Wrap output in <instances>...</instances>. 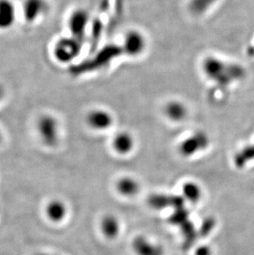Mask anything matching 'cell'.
<instances>
[{"label": "cell", "instance_id": "obj_1", "mask_svg": "<svg viewBox=\"0 0 254 255\" xmlns=\"http://www.w3.org/2000/svg\"><path fill=\"white\" fill-rule=\"evenodd\" d=\"M202 65L205 76L221 87L230 86L245 76V70L240 65L216 56L205 58Z\"/></svg>", "mask_w": 254, "mask_h": 255}, {"label": "cell", "instance_id": "obj_2", "mask_svg": "<svg viewBox=\"0 0 254 255\" xmlns=\"http://www.w3.org/2000/svg\"><path fill=\"white\" fill-rule=\"evenodd\" d=\"M148 46L146 36L137 29H129L126 31L121 44L123 54L129 57L137 58L145 52Z\"/></svg>", "mask_w": 254, "mask_h": 255}, {"label": "cell", "instance_id": "obj_3", "mask_svg": "<svg viewBox=\"0 0 254 255\" xmlns=\"http://www.w3.org/2000/svg\"><path fill=\"white\" fill-rule=\"evenodd\" d=\"M81 49V40L72 36L63 37L54 46V56L59 62H71L79 56Z\"/></svg>", "mask_w": 254, "mask_h": 255}, {"label": "cell", "instance_id": "obj_4", "mask_svg": "<svg viewBox=\"0 0 254 255\" xmlns=\"http://www.w3.org/2000/svg\"><path fill=\"white\" fill-rule=\"evenodd\" d=\"M40 139L48 146H54L59 140V123L56 118L49 114L41 116L36 123Z\"/></svg>", "mask_w": 254, "mask_h": 255}, {"label": "cell", "instance_id": "obj_5", "mask_svg": "<svg viewBox=\"0 0 254 255\" xmlns=\"http://www.w3.org/2000/svg\"><path fill=\"white\" fill-rule=\"evenodd\" d=\"M88 127L95 131L109 130L115 123L114 116L105 109L96 108L89 110L85 117Z\"/></svg>", "mask_w": 254, "mask_h": 255}, {"label": "cell", "instance_id": "obj_6", "mask_svg": "<svg viewBox=\"0 0 254 255\" xmlns=\"http://www.w3.org/2000/svg\"><path fill=\"white\" fill-rule=\"evenodd\" d=\"M89 24V12L83 8L75 10L68 19V28L71 36L81 41L86 34Z\"/></svg>", "mask_w": 254, "mask_h": 255}, {"label": "cell", "instance_id": "obj_7", "mask_svg": "<svg viewBox=\"0 0 254 255\" xmlns=\"http://www.w3.org/2000/svg\"><path fill=\"white\" fill-rule=\"evenodd\" d=\"M208 142V137L205 133H194L185 139L180 144V152L185 156H191L205 149Z\"/></svg>", "mask_w": 254, "mask_h": 255}, {"label": "cell", "instance_id": "obj_8", "mask_svg": "<svg viewBox=\"0 0 254 255\" xmlns=\"http://www.w3.org/2000/svg\"><path fill=\"white\" fill-rule=\"evenodd\" d=\"M163 113L164 117L172 123H179L187 119L189 111L183 102L173 99L164 104Z\"/></svg>", "mask_w": 254, "mask_h": 255}, {"label": "cell", "instance_id": "obj_9", "mask_svg": "<svg viewBox=\"0 0 254 255\" xmlns=\"http://www.w3.org/2000/svg\"><path fill=\"white\" fill-rule=\"evenodd\" d=\"M17 8L12 0H0V31H7L14 26Z\"/></svg>", "mask_w": 254, "mask_h": 255}, {"label": "cell", "instance_id": "obj_10", "mask_svg": "<svg viewBox=\"0 0 254 255\" xmlns=\"http://www.w3.org/2000/svg\"><path fill=\"white\" fill-rule=\"evenodd\" d=\"M112 146L118 154H127L134 147V139L128 131H120L116 134L112 141Z\"/></svg>", "mask_w": 254, "mask_h": 255}, {"label": "cell", "instance_id": "obj_11", "mask_svg": "<svg viewBox=\"0 0 254 255\" xmlns=\"http://www.w3.org/2000/svg\"><path fill=\"white\" fill-rule=\"evenodd\" d=\"M133 249L138 255H163V250L160 246L153 243L143 236L134 240Z\"/></svg>", "mask_w": 254, "mask_h": 255}, {"label": "cell", "instance_id": "obj_12", "mask_svg": "<svg viewBox=\"0 0 254 255\" xmlns=\"http://www.w3.org/2000/svg\"><path fill=\"white\" fill-rule=\"evenodd\" d=\"M44 0H25L23 14L27 22H34L41 17L46 9Z\"/></svg>", "mask_w": 254, "mask_h": 255}, {"label": "cell", "instance_id": "obj_13", "mask_svg": "<svg viewBox=\"0 0 254 255\" xmlns=\"http://www.w3.org/2000/svg\"><path fill=\"white\" fill-rule=\"evenodd\" d=\"M46 214L51 222H60L66 217L67 208L61 201L53 200L46 206Z\"/></svg>", "mask_w": 254, "mask_h": 255}, {"label": "cell", "instance_id": "obj_14", "mask_svg": "<svg viewBox=\"0 0 254 255\" xmlns=\"http://www.w3.org/2000/svg\"><path fill=\"white\" fill-rule=\"evenodd\" d=\"M218 0H189L188 8L192 14L202 16L214 7Z\"/></svg>", "mask_w": 254, "mask_h": 255}, {"label": "cell", "instance_id": "obj_15", "mask_svg": "<svg viewBox=\"0 0 254 255\" xmlns=\"http://www.w3.org/2000/svg\"><path fill=\"white\" fill-rule=\"evenodd\" d=\"M101 229L104 236L108 238H116L120 232V223L115 217L109 215L102 221Z\"/></svg>", "mask_w": 254, "mask_h": 255}, {"label": "cell", "instance_id": "obj_16", "mask_svg": "<svg viewBox=\"0 0 254 255\" xmlns=\"http://www.w3.org/2000/svg\"><path fill=\"white\" fill-rule=\"evenodd\" d=\"M118 190L124 196L135 195L139 191V183L131 178H121L117 185Z\"/></svg>", "mask_w": 254, "mask_h": 255}, {"label": "cell", "instance_id": "obj_17", "mask_svg": "<svg viewBox=\"0 0 254 255\" xmlns=\"http://www.w3.org/2000/svg\"><path fill=\"white\" fill-rule=\"evenodd\" d=\"M182 192H183L185 198H187L190 202H197L202 196V190H201L199 186L197 185L196 183H186L183 186Z\"/></svg>", "mask_w": 254, "mask_h": 255}, {"label": "cell", "instance_id": "obj_18", "mask_svg": "<svg viewBox=\"0 0 254 255\" xmlns=\"http://www.w3.org/2000/svg\"><path fill=\"white\" fill-rule=\"evenodd\" d=\"M254 159V144L251 146L246 147L237 156L238 164L243 165L245 162L250 161Z\"/></svg>", "mask_w": 254, "mask_h": 255}, {"label": "cell", "instance_id": "obj_19", "mask_svg": "<svg viewBox=\"0 0 254 255\" xmlns=\"http://www.w3.org/2000/svg\"><path fill=\"white\" fill-rule=\"evenodd\" d=\"M211 251L208 246H202L197 249L196 255H211Z\"/></svg>", "mask_w": 254, "mask_h": 255}, {"label": "cell", "instance_id": "obj_20", "mask_svg": "<svg viewBox=\"0 0 254 255\" xmlns=\"http://www.w3.org/2000/svg\"><path fill=\"white\" fill-rule=\"evenodd\" d=\"M3 96H4V90L2 85H0V102L2 101Z\"/></svg>", "mask_w": 254, "mask_h": 255}, {"label": "cell", "instance_id": "obj_21", "mask_svg": "<svg viewBox=\"0 0 254 255\" xmlns=\"http://www.w3.org/2000/svg\"><path fill=\"white\" fill-rule=\"evenodd\" d=\"M249 54L250 56H254V46H251L249 50Z\"/></svg>", "mask_w": 254, "mask_h": 255}, {"label": "cell", "instance_id": "obj_22", "mask_svg": "<svg viewBox=\"0 0 254 255\" xmlns=\"http://www.w3.org/2000/svg\"><path fill=\"white\" fill-rule=\"evenodd\" d=\"M36 255H50V254H46V253H39V254H36Z\"/></svg>", "mask_w": 254, "mask_h": 255}, {"label": "cell", "instance_id": "obj_23", "mask_svg": "<svg viewBox=\"0 0 254 255\" xmlns=\"http://www.w3.org/2000/svg\"><path fill=\"white\" fill-rule=\"evenodd\" d=\"M2 132H1V130H0V142H1V140H2Z\"/></svg>", "mask_w": 254, "mask_h": 255}]
</instances>
